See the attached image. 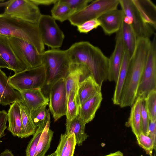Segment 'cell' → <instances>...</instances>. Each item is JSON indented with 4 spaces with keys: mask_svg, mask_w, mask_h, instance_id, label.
<instances>
[{
    "mask_svg": "<svg viewBox=\"0 0 156 156\" xmlns=\"http://www.w3.org/2000/svg\"><path fill=\"white\" fill-rule=\"evenodd\" d=\"M151 41L148 38H142L137 40L134 50L130 58L127 75L122 92L119 105L121 108L131 106L136 99Z\"/></svg>",
    "mask_w": 156,
    "mask_h": 156,
    "instance_id": "obj_1",
    "label": "cell"
},
{
    "mask_svg": "<svg viewBox=\"0 0 156 156\" xmlns=\"http://www.w3.org/2000/svg\"><path fill=\"white\" fill-rule=\"evenodd\" d=\"M66 50L70 62L85 65L101 87L103 83L107 80L109 61L101 51L84 41L74 43Z\"/></svg>",
    "mask_w": 156,
    "mask_h": 156,
    "instance_id": "obj_2",
    "label": "cell"
},
{
    "mask_svg": "<svg viewBox=\"0 0 156 156\" xmlns=\"http://www.w3.org/2000/svg\"><path fill=\"white\" fill-rule=\"evenodd\" d=\"M0 34L24 40L32 44L40 54L45 51L37 23L0 14Z\"/></svg>",
    "mask_w": 156,
    "mask_h": 156,
    "instance_id": "obj_3",
    "label": "cell"
},
{
    "mask_svg": "<svg viewBox=\"0 0 156 156\" xmlns=\"http://www.w3.org/2000/svg\"><path fill=\"white\" fill-rule=\"evenodd\" d=\"M42 63L45 69L46 78L41 90L44 95L48 98L51 86L58 79L66 78L71 62L66 50L51 49L42 54Z\"/></svg>",
    "mask_w": 156,
    "mask_h": 156,
    "instance_id": "obj_4",
    "label": "cell"
},
{
    "mask_svg": "<svg viewBox=\"0 0 156 156\" xmlns=\"http://www.w3.org/2000/svg\"><path fill=\"white\" fill-rule=\"evenodd\" d=\"M46 75L43 65L15 73L9 78V83L18 91L41 89L46 81Z\"/></svg>",
    "mask_w": 156,
    "mask_h": 156,
    "instance_id": "obj_5",
    "label": "cell"
},
{
    "mask_svg": "<svg viewBox=\"0 0 156 156\" xmlns=\"http://www.w3.org/2000/svg\"><path fill=\"white\" fill-rule=\"evenodd\" d=\"M124 14V21L129 24L134 31L137 39L148 38L155 33L154 29L145 22L132 0H119Z\"/></svg>",
    "mask_w": 156,
    "mask_h": 156,
    "instance_id": "obj_6",
    "label": "cell"
},
{
    "mask_svg": "<svg viewBox=\"0 0 156 156\" xmlns=\"http://www.w3.org/2000/svg\"><path fill=\"white\" fill-rule=\"evenodd\" d=\"M81 10L75 13L69 19L71 24L77 26L84 23L98 19L108 12L117 9L119 0L93 1Z\"/></svg>",
    "mask_w": 156,
    "mask_h": 156,
    "instance_id": "obj_7",
    "label": "cell"
},
{
    "mask_svg": "<svg viewBox=\"0 0 156 156\" xmlns=\"http://www.w3.org/2000/svg\"><path fill=\"white\" fill-rule=\"evenodd\" d=\"M151 41L145 67L138 87L136 98H145L148 94L156 89V34Z\"/></svg>",
    "mask_w": 156,
    "mask_h": 156,
    "instance_id": "obj_8",
    "label": "cell"
},
{
    "mask_svg": "<svg viewBox=\"0 0 156 156\" xmlns=\"http://www.w3.org/2000/svg\"><path fill=\"white\" fill-rule=\"evenodd\" d=\"M8 37L16 55L27 69L42 65V54H39L32 44L20 38Z\"/></svg>",
    "mask_w": 156,
    "mask_h": 156,
    "instance_id": "obj_9",
    "label": "cell"
},
{
    "mask_svg": "<svg viewBox=\"0 0 156 156\" xmlns=\"http://www.w3.org/2000/svg\"><path fill=\"white\" fill-rule=\"evenodd\" d=\"M51 16L41 14L37 23L44 44L51 49H58L62 46L64 34Z\"/></svg>",
    "mask_w": 156,
    "mask_h": 156,
    "instance_id": "obj_10",
    "label": "cell"
},
{
    "mask_svg": "<svg viewBox=\"0 0 156 156\" xmlns=\"http://www.w3.org/2000/svg\"><path fill=\"white\" fill-rule=\"evenodd\" d=\"M48 98L49 110L56 122L66 113L67 100L65 78H60L52 84Z\"/></svg>",
    "mask_w": 156,
    "mask_h": 156,
    "instance_id": "obj_11",
    "label": "cell"
},
{
    "mask_svg": "<svg viewBox=\"0 0 156 156\" xmlns=\"http://www.w3.org/2000/svg\"><path fill=\"white\" fill-rule=\"evenodd\" d=\"M3 13L36 23L42 14L38 6L31 0H11Z\"/></svg>",
    "mask_w": 156,
    "mask_h": 156,
    "instance_id": "obj_12",
    "label": "cell"
},
{
    "mask_svg": "<svg viewBox=\"0 0 156 156\" xmlns=\"http://www.w3.org/2000/svg\"><path fill=\"white\" fill-rule=\"evenodd\" d=\"M114 50L108 58L107 80L116 83L125 51L122 41L121 28L117 33Z\"/></svg>",
    "mask_w": 156,
    "mask_h": 156,
    "instance_id": "obj_13",
    "label": "cell"
},
{
    "mask_svg": "<svg viewBox=\"0 0 156 156\" xmlns=\"http://www.w3.org/2000/svg\"><path fill=\"white\" fill-rule=\"evenodd\" d=\"M124 16L122 9H116L104 13L97 19L105 33L110 35L120 29Z\"/></svg>",
    "mask_w": 156,
    "mask_h": 156,
    "instance_id": "obj_14",
    "label": "cell"
},
{
    "mask_svg": "<svg viewBox=\"0 0 156 156\" xmlns=\"http://www.w3.org/2000/svg\"><path fill=\"white\" fill-rule=\"evenodd\" d=\"M0 57L15 73L27 69L15 54L7 36L0 34Z\"/></svg>",
    "mask_w": 156,
    "mask_h": 156,
    "instance_id": "obj_15",
    "label": "cell"
},
{
    "mask_svg": "<svg viewBox=\"0 0 156 156\" xmlns=\"http://www.w3.org/2000/svg\"><path fill=\"white\" fill-rule=\"evenodd\" d=\"M91 75L88 69L84 64L71 62L68 73L65 78L67 101L72 90L77 87L80 81Z\"/></svg>",
    "mask_w": 156,
    "mask_h": 156,
    "instance_id": "obj_16",
    "label": "cell"
},
{
    "mask_svg": "<svg viewBox=\"0 0 156 156\" xmlns=\"http://www.w3.org/2000/svg\"><path fill=\"white\" fill-rule=\"evenodd\" d=\"M22 102L20 92L15 90L11 86L8 78L0 68V104L5 106L14 102Z\"/></svg>",
    "mask_w": 156,
    "mask_h": 156,
    "instance_id": "obj_17",
    "label": "cell"
},
{
    "mask_svg": "<svg viewBox=\"0 0 156 156\" xmlns=\"http://www.w3.org/2000/svg\"><path fill=\"white\" fill-rule=\"evenodd\" d=\"M101 87L91 75L79 84L76 99L80 107L87 100L101 92Z\"/></svg>",
    "mask_w": 156,
    "mask_h": 156,
    "instance_id": "obj_18",
    "label": "cell"
},
{
    "mask_svg": "<svg viewBox=\"0 0 156 156\" xmlns=\"http://www.w3.org/2000/svg\"><path fill=\"white\" fill-rule=\"evenodd\" d=\"M20 103L14 102L10 105L8 113L9 125L7 129L13 136L23 138Z\"/></svg>",
    "mask_w": 156,
    "mask_h": 156,
    "instance_id": "obj_19",
    "label": "cell"
},
{
    "mask_svg": "<svg viewBox=\"0 0 156 156\" xmlns=\"http://www.w3.org/2000/svg\"><path fill=\"white\" fill-rule=\"evenodd\" d=\"M23 102L31 112L44 105H48L49 99L43 94L41 89L19 91Z\"/></svg>",
    "mask_w": 156,
    "mask_h": 156,
    "instance_id": "obj_20",
    "label": "cell"
},
{
    "mask_svg": "<svg viewBox=\"0 0 156 156\" xmlns=\"http://www.w3.org/2000/svg\"><path fill=\"white\" fill-rule=\"evenodd\" d=\"M103 99L100 92L87 100L79 107V115L86 123L92 121Z\"/></svg>",
    "mask_w": 156,
    "mask_h": 156,
    "instance_id": "obj_21",
    "label": "cell"
},
{
    "mask_svg": "<svg viewBox=\"0 0 156 156\" xmlns=\"http://www.w3.org/2000/svg\"><path fill=\"white\" fill-rule=\"evenodd\" d=\"M145 23L156 28V7L150 0H132Z\"/></svg>",
    "mask_w": 156,
    "mask_h": 156,
    "instance_id": "obj_22",
    "label": "cell"
},
{
    "mask_svg": "<svg viewBox=\"0 0 156 156\" xmlns=\"http://www.w3.org/2000/svg\"><path fill=\"white\" fill-rule=\"evenodd\" d=\"M130 58L128 52L125 49L112 98L115 105H120L122 92L127 75Z\"/></svg>",
    "mask_w": 156,
    "mask_h": 156,
    "instance_id": "obj_23",
    "label": "cell"
},
{
    "mask_svg": "<svg viewBox=\"0 0 156 156\" xmlns=\"http://www.w3.org/2000/svg\"><path fill=\"white\" fill-rule=\"evenodd\" d=\"M75 135L72 133L61 134L55 151L56 156H73L76 145Z\"/></svg>",
    "mask_w": 156,
    "mask_h": 156,
    "instance_id": "obj_24",
    "label": "cell"
},
{
    "mask_svg": "<svg viewBox=\"0 0 156 156\" xmlns=\"http://www.w3.org/2000/svg\"><path fill=\"white\" fill-rule=\"evenodd\" d=\"M140 103V98L137 97L133 105L129 119L126 123L127 127L131 128L136 137L141 132Z\"/></svg>",
    "mask_w": 156,
    "mask_h": 156,
    "instance_id": "obj_25",
    "label": "cell"
},
{
    "mask_svg": "<svg viewBox=\"0 0 156 156\" xmlns=\"http://www.w3.org/2000/svg\"><path fill=\"white\" fill-rule=\"evenodd\" d=\"M86 124L78 115L68 125L66 126L65 133H74L76 144L79 146H81L88 136L85 133Z\"/></svg>",
    "mask_w": 156,
    "mask_h": 156,
    "instance_id": "obj_26",
    "label": "cell"
},
{
    "mask_svg": "<svg viewBox=\"0 0 156 156\" xmlns=\"http://www.w3.org/2000/svg\"><path fill=\"white\" fill-rule=\"evenodd\" d=\"M50 118L48 120L41 133L34 156H45L49 148L52 139L53 132L49 128Z\"/></svg>",
    "mask_w": 156,
    "mask_h": 156,
    "instance_id": "obj_27",
    "label": "cell"
},
{
    "mask_svg": "<svg viewBox=\"0 0 156 156\" xmlns=\"http://www.w3.org/2000/svg\"><path fill=\"white\" fill-rule=\"evenodd\" d=\"M121 30L125 49L128 52L131 57L136 47L137 40L136 37L130 25L124 20Z\"/></svg>",
    "mask_w": 156,
    "mask_h": 156,
    "instance_id": "obj_28",
    "label": "cell"
},
{
    "mask_svg": "<svg viewBox=\"0 0 156 156\" xmlns=\"http://www.w3.org/2000/svg\"><path fill=\"white\" fill-rule=\"evenodd\" d=\"M22 123L23 132V138L35 133L37 128L34 126L31 116V111L23 103H20Z\"/></svg>",
    "mask_w": 156,
    "mask_h": 156,
    "instance_id": "obj_29",
    "label": "cell"
},
{
    "mask_svg": "<svg viewBox=\"0 0 156 156\" xmlns=\"http://www.w3.org/2000/svg\"><path fill=\"white\" fill-rule=\"evenodd\" d=\"M78 86L74 88L70 91L67 99L66 126L79 114V106L76 99Z\"/></svg>",
    "mask_w": 156,
    "mask_h": 156,
    "instance_id": "obj_30",
    "label": "cell"
},
{
    "mask_svg": "<svg viewBox=\"0 0 156 156\" xmlns=\"http://www.w3.org/2000/svg\"><path fill=\"white\" fill-rule=\"evenodd\" d=\"M76 11L67 5L60 2L59 0L54 4L51 10L52 17L55 20L63 22L69 20Z\"/></svg>",
    "mask_w": 156,
    "mask_h": 156,
    "instance_id": "obj_31",
    "label": "cell"
},
{
    "mask_svg": "<svg viewBox=\"0 0 156 156\" xmlns=\"http://www.w3.org/2000/svg\"><path fill=\"white\" fill-rule=\"evenodd\" d=\"M47 105H44L31 112V116L33 123L37 128L44 127L50 118L49 109H46Z\"/></svg>",
    "mask_w": 156,
    "mask_h": 156,
    "instance_id": "obj_32",
    "label": "cell"
},
{
    "mask_svg": "<svg viewBox=\"0 0 156 156\" xmlns=\"http://www.w3.org/2000/svg\"><path fill=\"white\" fill-rule=\"evenodd\" d=\"M145 100L146 109L150 121H156V89L149 93Z\"/></svg>",
    "mask_w": 156,
    "mask_h": 156,
    "instance_id": "obj_33",
    "label": "cell"
},
{
    "mask_svg": "<svg viewBox=\"0 0 156 156\" xmlns=\"http://www.w3.org/2000/svg\"><path fill=\"white\" fill-rule=\"evenodd\" d=\"M136 138L138 144L145 150L147 154L150 156L152 155L153 151V149L155 151L156 148L151 139L142 132Z\"/></svg>",
    "mask_w": 156,
    "mask_h": 156,
    "instance_id": "obj_34",
    "label": "cell"
},
{
    "mask_svg": "<svg viewBox=\"0 0 156 156\" xmlns=\"http://www.w3.org/2000/svg\"><path fill=\"white\" fill-rule=\"evenodd\" d=\"M44 127L37 128L33 137L29 141L26 150V156H34L40 138Z\"/></svg>",
    "mask_w": 156,
    "mask_h": 156,
    "instance_id": "obj_35",
    "label": "cell"
},
{
    "mask_svg": "<svg viewBox=\"0 0 156 156\" xmlns=\"http://www.w3.org/2000/svg\"><path fill=\"white\" fill-rule=\"evenodd\" d=\"M140 113L141 132L148 136V127L150 120L146 109L145 98H140Z\"/></svg>",
    "mask_w": 156,
    "mask_h": 156,
    "instance_id": "obj_36",
    "label": "cell"
},
{
    "mask_svg": "<svg viewBox=\"0 0 156 156\" xmlns=\"http://www.w3.org/2000/svg\"><path fill=\"white\" fill-rule=\"evenodd\" d=\"M61 3L64 4L77 12L83 9L92 2V0H59Z\"/></svg>",
    "mask_w": 156,
    "mask_h": 156,
    "instance_id": "obj_37",
    "label": "cell"
},
{
    "mask_svg": "<svg viewBox=\"0 0 156 156\" xmlns=\"http://www.w3.org/2000/svg\"><path fill=\"white\" fill-rule=\"evenodd\" d=\"M99 26H100V23L96 19L87 21L77 26V30L80 33L87 34Z\"/></svg>",
    "mask_w": 156,
    "mask_h": 156,
    "instance_id": "obj_38",
    "label": "cell"
},
{
    "mask_svg": "<svg viewBox=\"0 0 156 156\" xmlns=\"http://www.w3.org/2000/svg\"><path fill=\"white\" fill-rule=\"evenodd\" d=\"M7 120V112L4 110L0 111V144L2 142L1 138L5 135V130L7 128L6 126Z\"/></svg>",
    "mask_w": 156,
    "mask_h": 156,
    "instance_id": "obj_39",
    "label": "cell"
},
{
    "mask_svg": "<svg viewBox=\"0 0 156 156\" xmlns=\"http://www.w3.org/2000/svg\"><path fill=\"white\" fill-rule=\"evenodd\" d=\"M148 136L152 140L154 147H156V121H150L148 127Z\"/></svg>",
    "mask_w": 156,
    "mask_h": 156,
    "instance_id": "obj_40",
    "label": "cell"
},
{
    "mask_svg": "<svg viewBox=\"0 0 156 156\" xmlns=\"http://www.w3.org/2000/svg\"><path fill=\"white\" fill-rule=\"evenodd\" d=\"M34 4L39 5H49L54 4L57 0H31Z\"/></svg>",
    "mask_w": 156,
    "mask_h": 156,
    "instance_id": "obj_41",
    "label": "cell"
},
{
    "mask_svg": "<svg viewBox=\"0 0 156 156\" xmlns=\"http://www.w3.org/2000/svg\"><path fill=\"white\" fill-rule=\"evenodd\" d=\"M1 154L2 156H14L11 151L8 149L5 150Z\"/></svg>",
    "mask_w": 156,
    "mask_h": 156,
    "instance_id": "obj_42",
    "label": "cell"
},
{
    "mask_svg": "<svg viewBox=\"0 0 156 156\" xmlns=\"http://www.w3.org/2000/svg\"><path fill=\"white\" fill-rule=\"evenodd\" d=\"M0 68H6L9 69L8 65L0 57Z\"/></svg>",
    "mask_w": 156,
    "mask_h": 156,
    "instance_id": "obj_43",
    "label": "cell"
},
{
    "mask_svg": "<svg viewBox=\"0 0 156 156\" xmlns=\"http://www.w3.org/2000/svg\"><path fill=\"white\" fill-rule=\"evenodd\" d=\"M104 156H125L123 153L119 151L110 153Z\"/></svg>",
    "mask_w": 156,
    "mask_h": 156,
    "instance_id": "obj_44",
    "label": "cell"
},
{
    "mask_svg": "<svg viewBox=\"0 0 156 156\" xmlns=\"http://www.w3.org/2000/svg\"><path fill=\"white\" fill-rule=\"evenodd\" d=\"M10 1L11 0H10L4 2H0V8L3 7H5L9 3Z\"/></svg>",
    "mask_w": 156,
    "mask_h": 156,
    "instance_id": "obj_45",
    "label": "cell"
},
{
    "mask_svg": "<svg viewBox=\"0 0 156 156\" xmlns=\"http://www.w3.org/2000/svg\"><path fill=\"white\" fill-rule=\"evenodd\" d=\"M46 156H56V152L55 151L52 153Z\"/></svg>",
    "mask_w": 156,
    "mask_h": 156,
    "instance_id": "obj_46",
    "label": "cell"
},
{
    "mask_svg": "<svg viewBox=\"0 0 156 156\" xmlns=\"http://www.w3.org/2000/svg\"><path fill=\"white\" fill-rule=\"evenodd\" d=\"M0 156H2V154L1 153H0Z\"/></svg>",
    "mask_w": 156,
    "mask_h": 156,
    "instance_id": "obj_47",
    "label": "cell"
},
{
    "mask_svg": "<svg viewBox=\"0 0 156 156\" xmlns=\"http://www.w3.org/2000/svg\"><path fill=\"white\" fill-rule=\"evenodd\" d=\"M150 156H152V155H151Z\"/></svg>",
    "mask_w": 156,
    "mask_h": 156,
    "instance_id": "obj_48",
    "label": "cell"
}]
</instances>
